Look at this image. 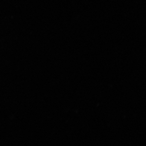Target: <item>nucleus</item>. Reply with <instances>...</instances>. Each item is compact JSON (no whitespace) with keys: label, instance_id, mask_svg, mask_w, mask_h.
Here are the masks:
<instances>
[]
</instances>
